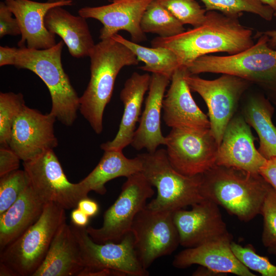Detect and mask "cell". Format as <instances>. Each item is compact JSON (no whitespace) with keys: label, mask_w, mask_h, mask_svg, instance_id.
I'll use <instances>...</instances> for the list:
<instances>
[{"label":"cell","mask_w":276,"mask_h":276,"mask_svg":"<svg viewBox=\"0 0 276 276\" xmlns=\"http://www.w3.org/2000/svg\"><path fill=\"white\" fill-rule=\"evenodd\" d=\"M238 18L207 11L202 25L173 37H156L151 44L172 51L180 66L187 67L198 58L210 53L236 54L254 44L252 30L242 25Z\"/></svg>","instance_id":"obj_1"},{"label":"cell","mask_w":276,"mask_h":276,"mask_svg":"<svg viewBox=\"0 0 276 276\" xmlns=\"http://www.w3.org/2000/svg\"><path fill=\"white\" fill-rule=\"evenodd\" d=\"M90 78L79 98L81 114L98 134L103 130V117L111 98L116 78L124 66L139 61L133 53L112 37L101 40L90 52Z\"/></svg>","instance_id":"obj_2"},{"label":"cell","mask_w":276,"mask_h":276,"mask_svg":"<svg viewBox=\"0 0 276 276\" xmlns=\"http://www.w3.org/2000/svg\"><path fill=\"white\" fill-rule=\"evenodd\" d=\"M269 185L259 173L215 165L202 174L201 190L204 198L248 222L260 214Z\"/></svg>","instance_id":"obj_3"},{"label":"cell","mask_w":276,"mask_h":276,"mask_svg":"<svg viewBox=\"0 0 276 276\" xmlns=\"http://www.w3.org/2000/svg\"><path fill=\"white\" fill-rule=\"evenodd\" d=\"M259 39L250 48L234 55L201 56L187 67L191 75L204 73L234 75L255 84L276 104V50L268 37L258 32Z\"/></svg>","instance_id":"obj_4"},{"label":"cell","mask_w":276,"mask_h":276,"mask_svg":"<svg viewBox=\"0 0 276 276\" xmlns=\"http://www.w3.org/2000/svg\"><path fill=\"white\" fill-rule=\"evenodd\" d=\"M64 43L60 40L54 47L43 50L18 48L14 66L31 71L42 80L51 95L50 112L61 123L70 126L77 117L80 97L62 66Z\"/></svg>","instance_id":"obj_5"},{"label":"cell","mask_w":276,"mask_h":276,"mask_svg":"<svg viewBox=\"0 0 276 276\" xmlns=\"http://www.w3.org/2000/svg\"><path fill=\"white\" fill-rule=\"evenodd\" d=\"M141 172L156 188V197L147 204L152 210L173 213L205 199L201 193L202 174L184 175L170 163L166 149L141 153Z\"/></svg>","instance_id":"obj_6"},{"label":"cell","mask_w":276,"mask_h":276,"mask_svg":"<svg viewBox=\"0 0 276 276\" xmlns=\"http://www.w3.org/2000/svg\"><path fill=\"white\" fill-rule=\"evenodd\" d=\"M65 210L56 203H45L38 219L1 251L0 263L16 276H32L45 258L58 229L66 222Z\"/></svg>","instance_id":"obj_7"},{"label":"cell","mask_w":276,"mask_h":276,"mask_svg":"<svg viewBox=\"0 0 276 276\" xmlns=\"http://www.w3.org/2000/svg\"><path fill=\"white\" fill-rule=\"evenodd\" d=\"M115 202L105 211L102 226H89L86 231L96 243L119 242L131 232L136 215L154 194L152 186L141 172L126 177Z\"/></svg>","instance_id":"obj_8"},{"label":"cell","mask_w":276,"mask_h":276,"mask_svg":"<svg viewBox=\"0 0 276 276\" xmlns=\"http://www.w3.org/2000/svg\"><path fill=\"white\" fill-rule=\"evenodd\" d=\"M24 170L35 194L44 204L54 202L65 210L74 209L89 193L81 181L71 182L53 150L24 162Z\"/></svg>","instance_id":"obj_9"},{"label":"cell","mask_w":276,"mask_h":276,"mask_svg":"<svg viewBox=\"0 0 276 276\" xmlns=\"http://www.w3.org/2000/svg\"><path fill=\"white\" fill-rule=\"evenodd\" d=\"M185 79L191 90L197 93L205 102L210 129L219 146L241 97L252 84L242 78L225 74L214 80H206L189 72Z\"/></svg>","instance_id":"obj_10"},{"label":"cell","mask_w":276,"mask_h":276,"mask_svg":"<svg viewBox=\"0 0 276 276\" xmlns=\"http://www.w3.org/2000/svg\"><path fill=\"white\" fill-rule=\"evenodd\" d=\"M78 243L84 272L110 269L122 276H147L149 272L142 266L136 254L134 240L130 232L119 242L100 244L94 241L86 231V227L71 224Z\"/></svg>","instance_id":"obj_11"},{"label":"cell","mask_w":276,"mask_h":276,"mask_svg":"<svg viewBox=\"0 0 276 276\" xmlns=\"http://www.w3.org/2000/svg\"><path fill=\"white\" fill-rule=\"evenodd\" d=\"M165 145L170 163L184 175L202 174L215 165L219 145L210 129L171 128Z\"/></svg>","instance_id":"obj_12"},{"label":"cell","mask_w":276,"mask_h":276,"mask_svg":"<svg viewBox=\"0 0 276 276\" xmlns=\"http://www.w3.org/2000/svg\"><path fill=\"white\" fill-rule=\"evenodd\" d=\"M172 213L152 210L146 206L133 220L131 232L135 249L146 270L156 259L171 255L180 244Z\"/></svg>","instance_id":"obj_13"},{"label":"cell","mask_w":276,"mask_h":276,"mask_svg":"<svg viewBox=\"0 0 276 276\" xmlns=\"http://www.w3.org/2000/svg\"><path fill=\"white\" fill-rule=\"evenodd\" d=\"M56 118L25 106L14 121L9 143L23 162L33 160L58 145L54 134Z\"/></svg>","instance_id":"obj_14"},{"label":"cell","mask_w":276,"mask_h":276,"mask_svg":"<svg viewBox=\"0 0 276 276\" xmlns=\"http://www.w3.org/2000/svg\"><path fill=\"white\" fill-rule=\"evenodd\" d=\"M191 206V210L181 209L172 213L180 245L190 248L218 240L233 239L216 203L205 198Z\"/></svg>","instance_id":"obj_15"},{"label":"cell","mask_w":276,"mask_h":276,"mask_svg":"<svg viewBox=\"0 0 276 276\" xmlns=\"http://www.w3.org/2000/svg\"><path fill=\"white\" fill-rule=\"evenodd\" d=\"M154 0H111L112 3L97 7H85L78 11L79 15L100 21L101 40L111 37L120 31L128 32L131 41L140 43L146 40L141 28L143 15Z\"/></svg>","instance_id":"obj_16"},{"label":"cell","mask_w":276,"mask_h":276,"mask_svg":"<svg viewBox=\"0 0 276 276\" xmlns=\"http://www.w3.org/2000/svg\"><path fill=\"white\" fill-rule=\"evenodd\" d=\"M255 140L242 114L234 115L224 132L215 165L259 173L267 159L256 148Z\"/></svg>","instance_id":"obj_17"},{"label":"cell","mask_w":276,"mask_h":276,"mask_svg":"<svg viewBox=\"0 0 276 276\" xmlns=\"http://www.w3.org/2000/svg\"><path fill=\"white\" fill-rule=\"evenodd\" d=\"M188 73L187 67L181 66L173 73L163 101V120L171 128L210 129L208 116L193 99L186 80Z\"/></svg>","instance_id":"obj_18"},{"label":"cell","mask_w":276,"mask_h":276,"mask_svg":"<svg viewBox=\"0 0 276 276\" xmlns=\"http://www.w3.org/2000/svg\"><path fill=\"white\" fill-rule=\"evenodd\" d=\"M5 2L17 19L21 38L18 48L43 50L56 44L55 35L45 27L44 18L49 10L56 7L71 6L73 1L61 0L44 3L31 0H5Z\"/></svg>","instance_id":"obj_19"},{"label":"cell","mask_w":276,"mask_h":276,"mask_svg":"<svg viewBox=\"0 0 276 276\" xmlns=\"http://www.w3.org/2000/svg\"><path fill=\"white\" fill-rule=\"evenodd\" d=\"M232 241L231 239H223L187 248L175 256L173 265L182 269L197 264L223 275L231 273L239 276H255L233 252L231 246Z\"/></svg>","instance_id":"obj_20"},{"label":"cell","mask_w":276,"mask_h":276,"mask_svg":"<svg viewBox=\"0 0 276 276\" xmlns=\"http://www.w3.org/2000/svg\"><path fill=\"white\" fill-rule=\"evenodd\" d=\"M171 78L166 75L152 73L145 108L140 118L131 145L136 150L145 148L155 152L160 145H165L166 136L160 128V114L166 88Z\"/></svg>","instance_id":"obj_21"},{"label":"cell","mask_w":276,"mask_h":276,"mask_svg":"<svg viewBox=\"0 0 276 276\" xmlns=\"http://www.w3.org/2000/svg\"><path fill=\"white\" fill-rule=\"evenodd\" d=\"M151 76L148 73H133L125 81L120 94L124 111L119 130L114 138L102 143L104 151H122L131 143L139 121L145 94L149 90Z\"/></svg>","instance_id":"obj_22"},{"label":"cell","mask_w":276,"mask_h":276,"mask_svg":"<svg viewBox=\"0 0 276 276\" xmlns=\"http://www.w3.org/2000/svg\"><path fill=\"white\" fill-rule=\"evenodd\" d=\"M78 243L65 222L56 232L40 266L32 276L78 275L84 269Z\"/></svg>","instance_id":"obj_23"},{"label":"cell","mask_w":276,"mask_h":276,"mask_svg":"<svg viewBox=\"0 0 276 276\" xmlns=\"http://www.w3.org/2000/svg\"><path fill=\"white\" fill-rule=\"evenodd\" d=\"M44 24L50 33L62 38L73 57L89 56L95 44L85 18L56 7L47 12Z\"/></svg>","instance_id":"obj_24"},{"label":"cell","mask_w":276,"mask_h":276,"mask_svg":"<svg viewBox=\"0 0 276 276\" xmlns=\"http://www.w3.org/2000/svg\"><path fill=\"white\" fill-rule=\"evenodd\" d=\"M44 203L30 182L17 200L0 215V250L15 241L40 217Z\"/></svg>","instance_id":"obj_25"},{"label":"cell","mask_w":276,"mask_h":276,"mask_svg":"<svg viewBox=\"0 0 276 276\" xmlns=\"http://www.w3.org/2000/svg\"><path fill=\"white\" fill-rule=\"evenodd\" d=\"M274 111L271 102L261 93L251 95L242 110L245 121L258 135V150L266 159L276 157V126L272 122Z\"/></svg>","instance_id":"obj_26"},{"label":"cell","mask_w":276,"mask_h":276,"mask_svg":"<svg viewBox=\"0 0 276 276\" xmlns=\"http://www.w3.org/2000/svg\"><path fill=\"white\" fill-rule=\"evenodd\" d=\"M142 163L137 156L133 158L126 157L122 151H104L101 160L94 170L81 181L90 192L104 195L105 184L119 177H127L140 172Z\"/></svg>","instance_id":"obj_27"},{"label":"cell","mask_w":276,"mask_h":276,"mask_svg":"<svg viewBox=\"0 0 276 276\" xmlns=\"http://www.w3.org/2000/svg\"><path fill=\"white\" fill-rule=\"evenodd\" d=\"M111 37L127 47L139 61L145 63L139 67L143 71L161 74L171 79L174 72L180 66L175 54L168 48L144 47L128 40L118 34Z\"/></svg>","instance_id":"obj_28"},{"label":"cell","mask_w":276,"mask_h":276,"mask_svg":"<svg viewBox=\"0 0 276 276\" xmlns=\"http://www.w3.org/2000/svg\"><path fill=\"white\" fill-rule=\"evenodd\" d=\"M141 28L145 33H154L158 37L168 38L180 34L185 28L157 0L148 6L141 21Z\"/></svg>","instance_id":"obj_29"},{"label":"cell","mask_w":276,"mask_h":276,"mask_svg":"<svg viewBox=\"0 0 276 276\" xmlns=\"http://www.w3.org/2000/svg\"><path fill=\"white\" fill-rule=\"evenodd\" d=\"M206 11L220 12L226 15L239 17L243 12L259 15L268 21L272 19L274 11L260 0H200Z\"/></svg>","instance_id":"obj_30"},{"label":"cell","mask_w":276,"mask_h":276,"mask_svg":"<svg viewBox=\"0 0 276 276\" xmlns=\"http://www.w3.org/2000/svg\"><path fill=\"white\" fill-rule=\"evenodd\" d=\"M21 93H0V144L8 146L14 121L25 106Z\"/></svg>","instance_id":"obj_31"},{"label":"cell","mask_w":276,"mask_h":276,"mask_svg":"<svg viewBox=\"0 0 276 276\" xmlns=\"http://www.w3.org/2000/svg\"><path fill=\"white\" fill-rule=\"evenodd\" d=\"M182 25L194 28L202 25L205 20L206 11L195 0H157Z\"/></svg>","instance_id":"obj_32"},{"label":"cell","mask_w":276,"mask_h":276,"mask_svg":"<svg viewBox=\"0 0 276 276\" xmlns=\"http://www.w3.org/2000/svg\"><path fill=\"white\" fill-rule=\"evenodd\" d=\"M29 183L24 170L18 169L1 177L0 215L13 204Z\"/></svg>","instance_id":"obj_33"},{"label":"cell","mask_w":276,"mask_h":276,"mask_svg":"<svg viewBox=\"0 0 276 276\" xmlns=\"http://www.w3.org/2000/svg\"><path fill=\"white\" fill-rule=\"evenodd\" d=\"M231 246L237 259L250 270L263 276H276V266L267 257L258 254L251 245L243 246L232 241Z\"/></svg>","instance_id":"obj_34"},{"label":"cell","mask_w":276,"mask_h":276,"mask_svg":"<svg viewBox=\"0 0 276 276\" xmlns=\"http://www.w3.org/2000/svg\"><path fill=\"white\" fill-rule=\"evenodd\" d=\"M260 214L263 216L264 221L262 242L268 248L276 243V190L270 185Z\"/></svg>","instance_id":"obj_35"},{"label":"cell","mask_w":276,"mask_h":276,"mask_svg":"<svg viewBox=\"0 0 276 276\" xmlns=\"http://www.w3.org/2000/svg\"><path fill=\"white\" fill-rule=\"evenodd\" d=\"M13 13L5 2L0 3V38L6 35H21L19 25L17 19L12 17Z\"/></svg>","instance_id":"obj_36"},{"label":"cell","mask_w":276,"mask_h":276,"mask_svg":"<svg viewBox=\"0 0 276 276\" xmlns=\"http://www.w3.org/2000/svg\"><path fill=\"white\" fill-rule=\"evenodd\" d=\"M20 158L8 146H1L0 148V177L18 170L19 167Z\"/></svg>","instance_id":"obj_37"},{"label":"cell","mask_w":276,"mask_h":276,"mask_svg":"<svg viewBox=\"0 0 276 276\" xmlns=\"http://www.w3.org/2000/svg\"><path fill=\"white\" fill-rule=\"evenodd\" d=\"M259 174L276 190V157L267 159Z\"/></svg>","instance_id":"obj_38"},{"label":"cell","mask_w":276,"mask_h":276,"mask_svg":"<svg viewBox=\"0 0 276 276\" xmlns=\"http://www.w3.org/2000/svg\"><path fill=\"white\" fill-rule=\"evenodd\" d=\"M18 48L0 47V66L14 65Z\"/></svg>","instance_id":"obj_39"},{"label":"cell","mask_w":276,"mask_h":276,"mask_svg":"<svg viewBox=\"0 0 276 276\" xmlns=\"http://www.w3.org/2000/svg\"><path fill=\"white\" fill-rule=\"evenodd\" d=\"M89 217L96 216L99 211L98 203L88 197L82 199L78 203L77 207Z\"/></svg>","instance_id":"obj_40"},{"label":"cell","mask_w":276,"mask_h":276,"mask_svg":"<svg viewBox=\"0 0 276 276\" xmlns=\"http://www.w3.org/2000/svg\"><path fill=\"white\" fill-rule=\"evenodd\" d=\"M72 223L80 227H86L89 222V217L78 208L74 209L71 214Z\"/></svg>","instance_id":"obj_41"},{"label":"cell","mask_w":276,"mask_h":276,"mask_svg":"<svg viewBox=\"0 0 276 276\" xmlns=\"http://www.w3.org/2000/svg\"><path fill=\"white\" fill-rule=\"evenodd\" d=\"M195 276H215L222 274L215 272L206 267L200 266L192 274Z\"/></svg>","instance_id":"obj_42"},{"label":"cell","mask_w":276,"mask_h":276,"mask_svg":"<svg viewBox=\"0 0 276 276\" xmlns=\"http://www.w3.org/2000/svg\"><path fill=\"white\" fill-rule=\"evenodd\" d=\"M274 16H276V12L274 13ZM261 33L266 35L268 37V45L272 49H276V30H268L260 32Z\"/></svg>","instance_id":"obj_43"},{"label":"cell","mask_w":276,"mask_h":276,"mask_svg":"<svg viewBox=\"0 0 276 276\" xmlns=\"http://www.w3.org/2000/svg\"><path fill=\"white\" fill-rule=\"evenodd\" d=\"M1 276H16L14 272L7 266L0 263Z\"/></svg>","instance_id":"obj_44"},{"label":"cell","mask_w":276,"mask_h":276,"mask_svg":"<svg viewBox=\"0 0 276 276\" xmlns=\"http://www.w3.org/2000/svg\"><path fill=\"white\" fill-rule=\"evenodd\" d=\"M263 3L270 6L276 12V0H260Z\"/></svg>","instance_id":"obj_45"},{"label":"cell","mask_w":276,"mask_h":276,"mask_svg":"<svg viewBox=\"0 0 276 276\" xmlns=\"http://www.w3.org/2000/svg\"><path fill=\"white\" fill-rule=\"evenodd\" d=\"M267 248L269 254L276 256V243Z\"/></svg>","instance_id":"obj_46"},{"label":"cell","mask_w":276,"mask_h":276,"mask_svg":"<svg viewBox=\"0 0 276 276\" xmlns=\"http://www.w3.org/2000/svg\"><path fill=\"white\" fill-rule=\"evenodd\" d=\"M59 1H61V0H48V2H57Z\"/></svg>","instance_id":"obj_47"},{"label":"cell","mask_w":276,"mask_h":276,"mask_svg":"<svg viewBox=\"0 0 276 276\" xmlns=\"http://www.w3.org/2000/svg\"><path fill=\"white\" fill-rule=\"evenodd\" d=\"M71 1H73V0H71Z\"/></svg>","instance_id":"obj_48"}]
</instances>
